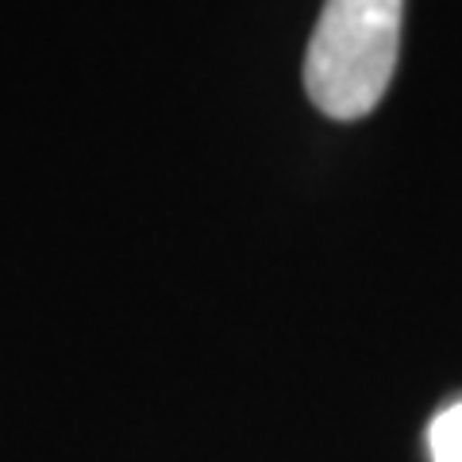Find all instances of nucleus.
Returning a JSON list of instances; mask_svg holds the SVG:
<instances>
[{
	"mask_svg": "<svg viewBox=\"0 0 462 462\" xmlns=\"http://www.w3.org/2000/svg\"><path fill=\"white\" fill-rule=\"evenodd\" d=\"M404 0H324L305 58V89L331 120H358L397 66Z\"/></svg>",
	"mask_w": 462,
	"mask_h": 462,
	"instance_id": "nucleus-1",
	"label": "nucleus"
},
{
	"mask_svg": "<svg viewBox=\"0 0 462 462\" xmlns=\"http://www.w3.org/2000/svg\"><path fill=\"white\" fill-rule=\"evenodd\" d=\"M428 447H431V462H462V401L431 420Z\"/></svg>",
	"mask_w": 462,
	"mask_h": 462,
	"instance_id": "nucleus-2",
	"label": "nucleus"
}]
</instances>
